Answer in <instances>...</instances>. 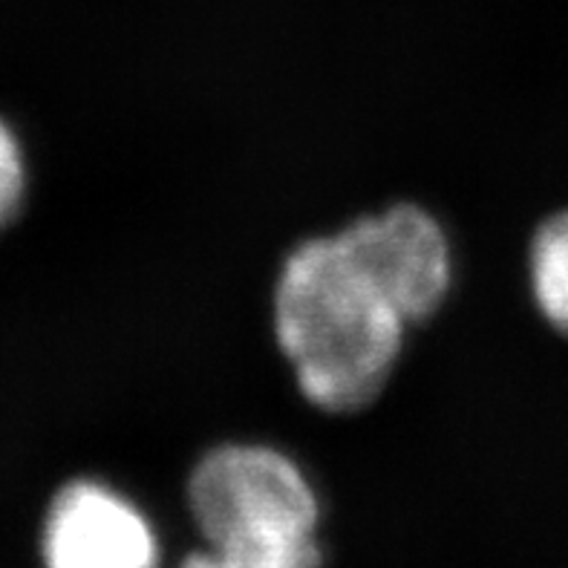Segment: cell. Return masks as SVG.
Returning <instances> with one entry per match:
<instances>
[{
	"label": "cell",
	"mask_w": 568,
	"mask_h": 568,
	"mask_svg": "<svg viewBox=\"0 0 568 568\" xmlns=\"http://www.w3.org/2000/svg\"><path fill=\"white\" fill-rule=\"evenodd\" d=\"M196 528L216 551L295 555L317 548V497L295 459L268 445H220L187 479Z\"/></svg>",
	"instance_id": "7a4b0ae2"
},
{
	"label": "cell",
	"mask_w": 568,
	"mask_h": 568,
	"mask_svg": "<svg viewBox=\"0 0 568 568\" xmlns=\"http://www.w3.org/2000/svg\"><path fill=\"white\" fill-rule=\"evenodd\" d=\"M29 168L21 136L0 115V234L18 220L27 200Z\"/></svg>",
	"instance_id": "8992f818"
},
{
	"label": "cell",
	"mask_w": 568,
	"mask_h": 568,
	"mask_svg": "<svg viewBox=\"0 0 568 568\" xmlns=\"http://www.w3.org/2000/svg\"><path fill=\"white\" fill-rule=\"evenodd\" d=\"M531 288L548 324L568 332V211L548 216L534 234Z\"/></svg>",
	"instance_id": "5b68a950"
},
{
	"label": "cell",
	"mask_w": 568,
	"mask_h": 568,
	"mask_svg": "<svg viewBox=\"0 0 568 568\" xmlns=\"http://www.w3.org/2000/svg\"><path fill=\"white\" fill-rule=\"evenodd\" d=\"M341 237L382 277L410 326L425 324L442 310L454 283V257L445 229L430 211L398 202L349 223Z\"/></svg>",
	"instance_id": "3957f363"
},
{
	"label": "cell",
	"mask_w": 568,
	"mask_h": 568,
	"mask_svg": "<svg viewBox=\"0 0 568 568\" xmlns=\"http://www.w3.org/2000/svg\"><path fill=\"white\" fill-rule=\"evenodd\" d=\"M410 321L393 292L338 234L303 240L274 286V335L303 398L358 413L382 396Z\"/></svg>",
	"instance_id": "6da1fadb"
},
{
	"label": "cell",
	"mask_w": 568,
	"mask_h": 568,
	"mask_svg": "<svg viewBox=\"0 0 568 568\" xmlns=\"http://www.w3.org/2000/svg\"><path fill=\"white\" fill-rule=\"evenodd\" d=\"M47 568H156L151 523L110 485L75 479L52 499L43 519Z\"/></svg>",
	"instance_id": "277c9868"
},
{
	"label": "cell",
	"mask_w": 568,
	"mask_h": 568,
	"mask_svg": "<svg viewBox=\"0 0 568 568\" xmlns=\"http://www.w3.org/2000/svg\"><path fill=\"white\" fill-rule=\"evenodd\" d=\"M182 568H321V548H306L295 555H243V551H216L187 557Z\"/></svg>",
	"instance_id": "52a82bcc"
}]
</instances>
